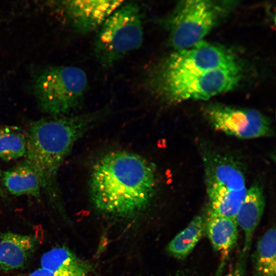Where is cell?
Returning a JSON list of instances; mask_svg holds the SVG:
<instances>
[{
  "mask_svg": "<svg viewBox=\"0 0 276 276\" xmlns=\"http://www.w3.org/2000/svg\"><path fill=\"white\" fill-rule=\"evenodd\" d=\"M35 237L12 232L0 234V270L22 267L35 251Z\"/></svg>",
  "mask_w": 276,
  "mask_h": 276,
  "instance_id": "obj_11",
  "label": "cell"
},
{
  "mask_svg": "<svg viewBox=\"0 0 276 276\" xmlns=\"http://www.w3.org/2000/svg\"><path fill=\"white\" fill-rule=\"evenodd\" d=\"M174 276H190L183 271H178Z\"/></svg>",
  "mask_w": 276,
  "mask_h": 276,
  "instance_id": "obj_20",
  "label": "cell"
},
{
  "mask_svg": "<svg viewBox=\"0 0 276 276\" xmlns=\"http://www.w3.org/2000/svg\"><path fill=\"white\" fill-rule=\"evenodd\" d=\"M205 119L215 130L242 139L271 136V121L256 109L212 103L204 109Z\"/></svg>",
  "mask_w": 276,
  "mask_h": 276,
  "instance_id": "obj_9",
  "label": "cell"
},
{
  "mask_svg": "<svg viewBox=\"0 0 276 276\" xmlns=\"http://www.w3.org/2000/svg\"><path fill=\"white\" fill-rule=\"evenodd\" d=\"M41 268L88 274L89 265L79 258L71 249L63 246L54 247L44 253L40 259Z\"/></svg>",
  "mask_w": 276,
  "mask_h": 276,
  "instance_id": "obj_17",
  "label": "cell"
},
{
  "mask_svg": "<svg viewBox=\"0 0 276 276\" xmlns=\"http://www.w3.org/2000/svg\"><path fill=\"white\" fill-rule=\"evenodd\" d=\"M2 173H1V171L0 170V196H3L4 194V191L2 188V187H1V184L2 183Z\"/></svg>",
  "mask_w": 276,
  "mask_h": 276,
  "instance_id": "obj_21",
  "label": "cell"
},
{
  "mask_svg": "<svg viewBox=\"0 0 276 276\" xmlns=\"http://www.w3.org/2000/svg\"><path fill=\"white\" fill-rule=\"evenodd\" d=\"M143 39L139 7L133 3L122 4L99 28L95 40V53L100 63L108 66L139 48Z\"/></svg>",
  "mask_w": 276,
  "mask_h": 276,
  "instance_id": "obj_6",
  "label": "cell"
},
{
  "mask_svg": "<svg viewBox=\"0 0 276 276\" xmlns=\"http://www.w3.org/2000/svg\"><path fill=\"white\" fill-rule=\"evenodd\" d=\"M241 78L240 65L202 73L172 74L151 68L146 77L150 90L170 102L207 100L233 89Z\"/></svg>",
  "mask_w": 276,
  "mask_h": 276,
  "instance_id": "obj_3",
  "label": "cell"
},
{
  "mask_svg": "<svg viewBox=\"0 0 276 276\" xmlns=\"http://www.w3.org/2000/svg\"><path fill=\"white\" fill-rule=\"evenodd\" d=\"M205 233L215 251L224 258L237 242L238 226L235 218L216 215L208 210Z\"/></svg>",
  "mask_w": 276,
  "mask_h": 276,
  "instance_id": "obj_12",
  "label": "cell"
},
{
  "mask_svg": "<svg viewBox=\"0 0 276 276\" xmlns=\"http://www.w3.org/2000/svg\"><path fill=\"white\" fill-rule=\"evenodd\" d=\"M208 210L235 218L247 192L243 172L233 159L214 152L203 154Z\"/></svg>",
  "mask_w": 276,
  "mask_h": 276,
  "instance_id": "obj_5",
  "label": "cell"
},
{
  "mask_svg": "<svg viewBox=\"0 0 276 276\" xmlns=\"http://www.w3.org/2000/svg\"><path fill=\"white\" fill-rule=\"evenodd\" d=\"M156 181L153 165L144 157L127 151H112L101 156L92 168L90 197L101 214L129 218L150 206Z\"/></svg>",
  "mask_w": 276,
  "mask_h": 276,
  "instance_id": "obj_1",
  "label": "cell"
},
{
  "mask_svg": "<svg viewBox=\"0 0 276 276\" xmlns=\"http://www.w3.org/2000/svg\"><path fill=\"white\" fill-rule=\"evenodd\" d=\"M276 232L270 227L258 240L252 255V276H275Z\"/></svg>",
  "mask_w": 276,
  "mask_h": 276,
  "instance_id": "obj_16",
  "label": "cell"
},
{
  "mask_svg": "<svg viewBox=\"0 0 276 276\" xmlns=\"http://www.w3.org/2000/svg\"><path fill=\"white\" fill-rule=\"evenodd\" d=\"M94 112L71 117L55 116L32 123L27 135L26 160L40 179L41 189L55 205H60L59 169L75 143L102 118Z\"/></svg>",
  "mask_w": 276,
  "mask_h": 276,
  "instance_id": "obj_2",
  "label": "cell"
},
{
  "mask_svg": "<svg viewBox=\"0 0 276 276\" xmlns=\"http://www.w3.org/2000/svg\"><path fill=\"white\" fill-rule=\"evenodd\" d=\"M123 1H67L63 5L73 27L81 34L99 29Z\"/></svg>",
  "mask_w": 276,
  "mask_h": 276,
  "instance_id": "obj_10",
  "label": "cell"
},
{
  "mask_svg": "<svg viewBox=\"0 0 276 276\" xmlns=\"http://www.w3.org/2000/svg\"><path fill=\"white\" fill-rule=\"evenodd\" d=\"M29 276H88V275L76 272L52 270L40 267L32 272Z\"/></svg>",
  "mask_w": 276,
  "mask_h": 276,
  "instance_id": "obj_19",
  "label": "cell"
},
{
  "mask_svg": "<svg viewBox=\"0 0 276 276\" xmlns=\"http://www.w3.org/2000/svg\"><path fill=\"white\" fill-rule=\"evenodd\" d=\"M2 183L6 190L15 196L40 197L41 186L35 171L26 160L4 172Z\"/></svg>",
  "mask_w": 276,
  "mask_h": 276,
  "instance_id": "obj_13",
  "label": "cell"
},
{
  "mask_svg": "<svg viewBox=\"0 0 276 276\" xmlns=\"http://www.w3.org/2000/svg\"><path fill=\"white\" fill-rule=\"evenodd\" d=\"M87 83L86 75L80 68L53 66L36 75L33 86L41 110L54 116H63L79 105Z\"/></svg>",
  "mask_w": 276,
  "mask_h": 276,
  "instance_id": "obj_4",
  "label": "cell"
},
{
  "mask_svg": "<svg viewBox=\"0 0 276 276\" xmlns=\"http://www.w3.org/2000/svg\"><path fill=\"white\" fill-rule=\"evenodd\" d=\"M234 54L223 46L201 41L170 54L152 68L172 74L206 72L239 65Z\"/></svg>",
  "mask_w": 276,
  "mask_h": 276,
  "instance_id": "obj_8",
  "label": "cell"
},
{
  "mask_svg": "<svg viewBox=\"0 0 276 276\" xmlns=\"http://www.w3.org/2000/svg\"><path fill=\"white\" fill-rule=\"evenodd\" d=\"M223 2L204 0L178 2L165 20L174 48L177 51L185 50L202 41L231 5Z\"/></svg>",
  "mask_w": 276,
  "mask_h": 276,
  "instance_id": "obj_7",
  "label": "cell"
},
{
  "mask_svg": "<svg viewBox=\"0 0 276 276\" xmlns=\"http://www.w3.org/2000/svg\"><path fill=\"white\" fill-rule=\"evenodd\" d=\"M206 215L195 216L188 225L169 243L168 253L178 260L187 258L193 251L205 233Z\"/></svg>",
  "mask_w": 276,
  "mask_h": 276,
  "instance_id": "obj_15",
  "label": "cell"
},
{
  "mask_svg": "<svg viewBox=\"0 0 276 276\" xmlns=\"http://www.w3.org/2000/svg\"><path fill=\"white\" fill-rule=\"evenodd\" d=\"M27 135L18 127H0V158L5 161L20 158L26 154Z\"/></svg>",
  "mask_w": 276,
  "mask_h": 276,
  "instance_id": "obj_18",
  "label": "cell"
},
{
  "mask_svg": "<svg viewBox=\"0 0 276 276\" xmlns=\"http://www.w3.org/2000/svg\"><path fill=\"white\" fill-rule=\"evenodd\" d=\"M265 205L262 188L257 182L247 190L245 198L236 216L244 237L252 238L261 220Z\"/></svg>",
  "mask_w": 276,
  "mask_h": 276,
  "instance_id": "obj_14",
  "label": "cell"
}]
</instances>
